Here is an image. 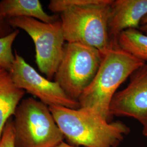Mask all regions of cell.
Here are the masks:
<instances>
[{"instance_id": "cell-12", "label": "cell", "mask_w": 147, "mask_h": 147, "mask_svg": "<svg viewBox=\"0 0 147 147\" xmlns=\"http://www.w3.org/2000/svg\"><path fill=\"white\" fill-rule=\"evenodd\" d=\"M118 46L135 57L147 62V35L138 29L130 28L122 32L116 38Z\"/></svg>"}, {"instance_id": "cell-19", "label": "cell", "mask_w": 147, "mask_h": 147, "mask_svg": "<svg viewBox=\"0 0 147 147\" xmlns=\"http://www.w3.org/2000/svg\"></svg>"}, {"instance_id": "cell-4", "label": "cell", "mask_w": 147, "mask_h": 147, "mask_svg": "<svg viewBox=\"0 0 147 147\" xmlns=\"http://www.w3.org/2000/svg\"><path fill=\"white\" fill-rule=\"evenodd\" d=\"M14 116L16 147H54L63 141L49 107L40 101L23 99Z\"/></svg>"}, {"instance_id": "cell-11", "label": "cell", "mask_w": 147, "mask_h": 147, "mask_svg": "<svg viewBox=\"0 0 147 147\" xmlns=\"http://www.w3.org/2000/svg\"><path fill=\"white\" fill-rule=\"evenodd\" d=\"M0 16L5 19L16 17L32 18L48 24L59 19L57 15L47 14L39 0H2L0 1Z\"/></svg>"}, {"instance_id": "cell-3", "label": "cell", "mask_w": 147, "mask_h": 147, "mask_svg": "<svg viewBox=\"0 0 147 147\" xmlns=\"http://www.w3.org/2000/svg\"><path fill=\"white\" fill-rule=\"evenodd\" d=\"M49 109L64 137L74 146L118 147L130 131L124 123L106 121L88 111L58 106Z\"/></svg>"}, {"instance_id": "cell-7", "label": "cell", "mask_w": 147, "mask_h": 147, "mask_svg": "<svg viewBox=\"0 0 147 147\" xmlns=\"http://www.w3.org/2000/svg\"><path fill=\"white\" fill-rule=\"evenodd\" d=\"M15 61L9 72L16 86L34 95L49 107L79 109V102L67 94L59 84L40 75L15 51Z\"/></svg>"}, {"instance_id": "cell-16", "label": "cell", "mask_w": 147, "mask_h": 147, "mask_svg": "<svg viewBox=\"0 0 147 147\" xmlns=\"http://www.w3.org/2000/svg\"><path fill=\"white\" fill-rule=\"evenodd\" d=\"M141 30H142L143 31L147 32V15L145 16L143 19H142L141 24H140V28Z\"/></svg>"}, {"instance_id": "cell-8", "label": "cell", "mask_w": 147, "mask_h": 147, "mask_svg": "<svg viewBox=\"0 0 147 147\" xmlns=\"http://www.w3.org/2000/svg\"><path fill=\"white\" fill-rule=\"evenodd\" d=\"M111 116L132 118L147 124V64L130 76L125 88L117 92L110 107Z\"/></svg>"}, {"instance_id": "cell-2", "label": "cell", "mask_w": 147, "mask_h": 147, "mask_svg": "<svg viewBox=\"0 0 147 147\" xmlns=\"http://www.w3.org/2000/svg\"><path fill=\"white\" fill-rule=\"evenodd\" d=\"M145 64L122 50L115 40L112 47L103 57L94 78L80 96L79 109L110 121V107L117 90Z\"/></svg>"}, {"instance_id": "cell-13", "label": "cell", "mask_w": 147, "mask_h": 147, "mask_svg": "<svg viewBox=\"0 0 147 147\" xmlns=\"http://www.w3.org/2000/svg\"><path fill=\"white\" fill-rule=\"evenodd\" d=\"M19 33L16 29L5 37L0 38V66L10 72L15 61L12 47Z\"/></svg>"}, {"instance_id": "cell-5", "label": "cell", "mask_w": 147, "mask_h": 147, "mask_svg": "<svg viewBox=\"0 0 147 147\" xmlns=\"http://www.w3.org/2000/svg\"><path fill=\"white\" fill-rule=\"evenodd\" d=\"M103 57L95 47L78 42H67L54 81L70 98L78 101L94 78Z\"/></svg>"}, {"instance_id": "cell-10", "label": "cell", "mask_w": 147, "mask_h": 147, "mask_svg": "<svg viewBox=\"0 0 147 147\" xmlns=\"http://www.w3.org/2000/svg\"><path fill=\"white\" fill-rule=\"evenodd\" d=\"M25 92L16 86L10 73L0 66V141L6 123L14 116Z\"/></svg>"}, {"instance_id": "cell-1", "label": "cell", "mask_w": 147, "mask_h": 147, "mask_svg": "<svg viewBox=\"0 0 147 147\" xmlns=\"http://www.w3.org/2000/svg\"><path fill=\"white\" fill-rule=\"evenodd\" d=\"M113 0H51L48 8L60 14L67 42L95 47L104 56L114 42L108 21Z\"/></svg>"}, {"instance_id": "cell-9", "label": "cell", "mask_w": 147, "mask_h": 147, "mask_svg": "<svg viewBox=\"0 0 147 147\" xmlns=\"http://www.w3.org/2000/svg\"><path fill=\"white\" fill-rule=\"evenodd\" d=\"M147 15V0H113L108 21V30L112 40L124 31L139 29Z\"/></svg>"}, {"instance_id": "cell-15", "label": "cell", "mask_w": 147, "mask_h": 147, "mask_svg": "<svg viewBox=\"0 0 147 147\" xmlns=\"http://www.w3.org/2000/svg\"><path fill=\"white\" fill-rule=\"evenodd\" d=\"M13 31V28L9 25L6 19L0 16V38L8 36Z\"/></svg>"}, {"instance_id": "cell-18", "label": "cell", "mask_w": 147, "mask_h": 147, "mask_svg": "<svg viewBox=\"0 0 147 147\" xmlns=\"http://www.w3.org/2000/svg\"><path fill=\"white\" fill-rule=\"evenodd\" d=\"M142 134L144 136L147 137V124H146L144 126H143Z\"/></svg>"}, {"instance_id": "cell-6", "label": "cell", "mask_w": 147, "mask_h": 147, "mask_svg": "<svg viewBox=\"0 0 147 147\" xmlns=\"http://www.w3.org/2000/svg\"><path fill=\"white\" fill-rule=\"evenodd\" d=\"M6 20L13 28L22 29L31 38L35 45L37 66L48 80L52 81L62 58L65 41L60 19L50 24L27 17Z\"/></svg>"}, {"instance_id": "cell-17", "label": "cell", "mask_w": 147, "mask_h": 147, "mask_svg": "<svg viewBox=\"0 0 147 147\" xmlns=\"http://www.w3.org/2000/svg\"><path fill=\"white\" fill-rule=\"evenodd\" d=\"M54 147H78L76 146H72L70 144H69L68 143H66V142L62 141L60 143H59L57 146H55Z\"/></svg>"}, {"instance_id": "cell-14", "label": "cell", "mask_w": 147, "mask_h": 147, "mask_svg": "<svg viewBox=\"0 0 147 147\" xmlns=\"http://www.w3.org/2000/svg\"><path fill=\"white\" fill-rule=\"evenodd\" d=\"M0 147H16L14 122L11 118L7 121L4 127L0 141Z\"/></svg>"}]
</instances>
